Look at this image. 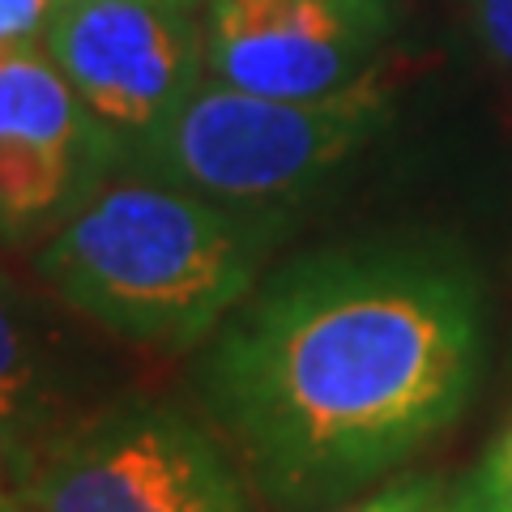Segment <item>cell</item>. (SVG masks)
Wrapping results in <instances>:
<instances>
[{"mask_svg":"<svg viewBox=\"0 0 512 512\" xmlns=\"http://www.w3.org/2000/svg\"><path fill=\"white\" fill-rule=\"evenodd\" d=\"M154 5H175V9H201L205 0H154Z\"/></svg>","mask_w":512,"mask_h":512,"instance_id":"cell-13","label":"cell"},{"mask_svg":"<svg viewBox=\"0 0 512 512\" xmlns=\"http://www.w3.org/2000/svg\"><path fill=\"white\" fill-rule=\"evenodd\" d=\"M393 94L376 82L329 99H274L205 77L128 171L252 218L291 222L333 175L389 133Z\"/></svg>","mask_w":512,"mask_h":512,"instance_id":"cell-3","label":"cell"},{"mask_svg":"<svg viewBox=\"0 0 512 512\" xmlns=\"http://www.w3.org/2000/svg\"><path fill=\"white\" fill-rule=\"evenodd\" d=\"M431 512H512V495L495 483L487 461H478L474 470H466L453 487L440 495Z\"/></svg>","mask_w":512,"mask_h":512,"instance_id":"cell-9","label":"cell"},{"mask_svg":"<svg viewBox=\"0 0 512 512\" xmlns=\"http://www.w3.org/2000/svg\"><path fill=\"white\" fill-rule=\"evenodd\" d=\"M487 291L461 244L367 235L291 256L210 333L197 397L274 512H329L470 410Z\"/></svg>","mask_w":512,"mask_h":512,"instance_id":"cell-1","label":"cell"},{"mask_svg":"<svg viewBox=\"0 0 512 512\" xmlns=\"http://www.w3.org/2000/svg\"><path fill=\"white\" fill-rule=\"evenodd\" d=\"M210 77L274 99H329L372 77L389 0H205Z\"/></svg>","mask_w":512,"mask_h":512,"instance_id":"cell-6","label":"cell"},{"mask_svg":"<svg viewBox=\"0 0 512 512\" xmlns=\"http://www.w3.org/2000/svg\"><path fill=\"white\" fill-rule=\"evenodd\" d=\"M120 158L43 43L0 47V227L5 244L56 231Z\"/></svg>","mask_w":512,"mask_h":512,"instance_id":"cell-7","label":"cell"},{"mask_svg":"<svg viewBox=\"0 0 512 512\" xmlns=\"http://www.w3.org/2000/svg\"><path fill=\"white\" fill-rule=\"evenodd\" d=\"M286 222L252 218L141 171L103 180L47 231L35 269L52 291L124 342H210L261 282Z\"/></svg>","mask_w":512,"mask_h":512,"instance_id":"cell-2","label":"cell"},{"mask_svg":"<svg viewBox=\"0 0 512 512\" xmlns=\"http://www.w3.org/2000/svg\"><path fill=\"white\" fill-rule=\"evenodd\" d=\"M43 47L116 150L120 171L210 77L197 9L154 0H60Z\"/></svg>","mask_w":512,"mask_h":512,"instance_id":"cell-5","label":"cell"},{"mask_svg":"<svg viewBox=\"0 0 512 512\" xmlns=\"http://www.w3.org/2000/svg\"><path fill=\"white\" fill-rule=\"evenodd\" d=\"M18 512H252V487L214 427L158 397H120L47 444Z\"/></svg>","mask_w":512,"mask_h":512,"instance_id":"cell-4","label":"cell"},{"mask_svg":"<svg viewBox=\"0 0 512 512\" xmlns=\"http://www.w3.org/2000/svg\"><path fill=\"white\" fill-rule=\"evenodd\" d=\"M5 512H18V508H13V504H9V500H5Z\"/></svg>","mask_w":512,"mask_h":512,"instance_id":"cell-14","label":"cell"},{"mask_svg":"<svg viewBox=\"0 0 512 512\" xmlns=\"http://www.w3.org/2000/svg\"><path fill=\"white\" fill-rule=\"evenodd\" d=\"M487 470L495 474V483H500L508 495H512V414L504 419V427L495 431V440H491V448H487Z\"/></svg>","mask_w":512,"mask_h":512,"instance_id":"cell-12","label":"cell"},{"mask_svg":"<svg viewBox=\"0 0 512 512\" xmlns=\"http://www.w3.org/2000/svg\"><path fill=\"white\" fill-rule=\"evenodd\" d=\"M444 491H448V483L440 474L414 470V474L389 478V483H384L380 491H372V495L350 500L342 512H431Z\"/></svg>","mask_w":512,"mask_h":512,"instance_id":"cell-8","label":"cell"},{"mask_svg":"<svg viewBox=\"0 0 512 512\" xmlns=\"http://www.w3.org/2000/svg\"><path fill=\"white\" fill-rule=\"evenodd\" d=\"M60 0H0V43H43V30L52 22Z\"/></svg>","mask_w":512,"mask_h":512,"instance_id":"cell-11","label":"cell"},{"mask_svg":"<svg viewBox=\"0 0 512 512\" xmlns=\"http://www.w3.org/2000/svg\"><path fill=\"white\" fill-rule=\"evenodd\" d=\"M470 22L487 56L512 73V0H470Z\"/></svg>","mask_w":512,"mask_h":512,"instance_id":"cell-10","label":"cell"}]
</instances>
